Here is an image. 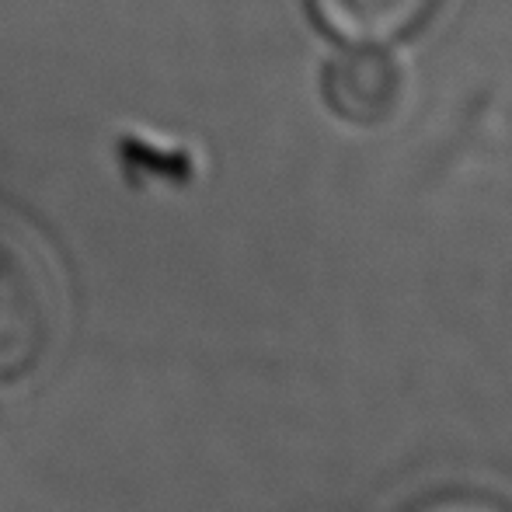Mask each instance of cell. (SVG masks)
<instances>
[{
  "instance_id": "6da1fadb",
  "label": "cell",
  "mask_w": 512,
  "mask_h": 512,
  "mask_svg": "<svg viewBox=\"0 0 512 512\" xmlns=\"http://www.w3.org/2000/svg\"><path fill=\"white\" fill-rule=\"evenodd\" d=\"M53 335V290L42 262L0 230V384L35 370Z\"/></svg>"
},
{
  "instance_id": "7a4b0ae2",
  "label": "cell",
  "mask_w": 512,
  "mask_h": 512,
  "mask_svg": "<svg viewBox=\"0 0 512 512\" xmlns=\"http://www.w3.org/2000/svg\"><path fill=\"white\" fill-rule=\"evenodd\" d=\"M324 102L352 126H380L401 105V70L384 49L349 46L321 77Z\"/></svg>"
},
{
  "instance_id": "277c9868",
  "label": "cell",
  "mask_w": 512,
  "mask_h": 512,
  "mask_svg": "<svg viewBox=\"0 0 512 512\" xmlns=\"http://www.w3.org/2000/svg\"><path fill=\"white\" fill-rule=\"evenodd\" d=\"M401 512H512V499L485 485H446L411 499Z\"/></svg>"
},
{
  "instance_id": "3957f363",
  "label": "cell",
  "mask_w": 512,
  "mask_h": 512,
  "mask_svg": "<svg viewBox=\"0 0 512 512\" xmlns=\"http://www.w3.org/2000/svg\"><path fill=\"white\" fill-rule=\"evenodd\" d=\"M314 21L345 46H377L408 39L432 18L439 0H307Z\"/></svg>"
}]
</instances>
